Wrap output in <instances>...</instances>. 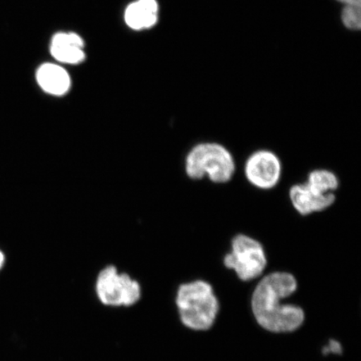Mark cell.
<instances>
[{
	"instance_id": "6da1fadb",
	"label": "cell",
	"mask_w": 361,
	"mask_h": 361,
	"mask_svg": "<svg viewBox=\"0 0 361 361\" xmlns=\"http://www.w3.org/2000/svg\"><path fill=\"white\" fill-rule=\"evenodd\" d=\"M296 288V279L288 273H273L262 279L252 298V311L262 327L271 332H291L303 324V310L281 303Z\"/></svg>"
},
{
	"instance_id": "7a4b0ae2",
	"label": "cell",
	"mask_w": 361,
	"mask_h": 361,
	"mask_svg": "<svg viewBox=\"0 0 361 361\" xmlns=\"http://www.w3.org/2000/svg\"><path fill=\"white\" fill-rule=\"evenodd\" d=\"M185 171L189 178H207L216 184L227 183L236 171L235 160L228 149L214 142H200L188 152Z\"/></svg>"
},
{
	"instance_id": "3957f363",
	"label": "cell",
	"mask_w": 361,
	"mask_h": 361,
	"mask_svg": "<svg viewBox=\"0 0 361 361\" xmlns=\"http://www.w3.org/2000/svg\"><path fill=\"white\" fill-rule=\"evenodd\" d=\"M180 322L194 331H207L213 326L219 302L209 283L197 281L180 286L176 296Z\"/></svg>"
},
{
	"instance_id": "277c9868",
	"label": "cell",
	"mask_w": 361,
	"mask_h": 361,
	"mask_svg": "<svg viewBox=\"0 0 361 361\" xmlns=\"http://www.w3.org/2000/svg\"><path fill=\"white\" fill-rule=\"evenodd\" d=\"M94 293L104 306L129 308L141 301L142 288L128 274L119 273L116 266L108 265L97 275Z\"/></svg>"
},
{
	"instance_id": "5b68a950",
	"label": "cell",
	"mask_w": 361,
	"mask_h": 361,
	"mask_svg": "<svg viewBox=\"0 0 361 361\" xmlns=\"http://www.w3.org/2000/svg\"><path fill=\"white\" fill-rule=\"evenodd\" d=\"M226 268L235 271L243 281L258 278L267 266V258L262 243L257 239L239 233L231 241V251L224 259Z\"/></svg>"
},
{
	"instance_id": "8992f818",
	"label": "cell",
	"mask_w": 361,
	"mask_h": 361,
	"mask_svg": "<svg viewBox=\"0 0 361 361\" xmlns=\"http://www.w3.org/2000/svg\"><path fill=\"white\" fill-rule=\"evenodd\" d=\"M282 169L277 154L267 149H260L248 156L243 171L252 186L260 190H270L281 182Z\"/></svg>"
},
{
	"instance_id": "52a82bcc",
	"label": "cell",
	"mask_w": 361,
	"mask_h": 361,
	"mask_svg": "<svg viewBox=\"0 0 361 361\" xmlns=\"http://www.w3.org/2000/svg\"><path fill=\"white\" fill-rule=\"evenodd\" d=\"M288 197L293 209L302 216L322 213L336 201L335 193H320L305 183L293 185L288 191Z\"/></svg>"
},
{
	"instance_id": "ba28073f",
	"label": "cell",
	"mask_w": 361,
	"mask_h": 361,
	"mask_svg": "<svg viewBox=\"0 0 361 361\" xmlns=\"http://www.w3.org/2000/svg\"><path fill=\"white\" fill-rule=\"evenodd\" d=\"M83 47V40L78 35L59 33L52 39L51 52L58 61L66 64H78L85 59Z\"/></svg>"
},
{
	"instance_id": "9c48e42d",
	"label": "cell",
	"mask_w": 361,
	"mask_h": 361,
	"mask_svg": "<svg viewBox=\"0 0 361 361\" xmlns=\"http://www.w3.org/2000/svg\"><path fill=\"white\" fill-rule=\"evenodd\" d=\"M39 87L53 96H62L71 87V79L66 70L55 64H44L36 74Z\"/></svg>"
},
{
	"instance_id": "30bf717a",
	"label": "cell",
	"mask_w": 361,
	"mask_h": 361,
	"mask_svg": "<svg viewBox=\"0 0 361 361\" xmlns=\"http://www.w3.org/2000/svg\"><path fill=\"white\" fill-rule=\"evenodd\" d=\"M157 12L156 0H138L126 8L125 20L134 30L151 28L157 21Z\"/></svg>"
},
{
	"instance_id": "8fae6325",
	"label": "cell",
	"mask_w": 361,
	"mask_h": 361,
	"mask_svg": "<svg viewBox=\"0 0 361 361\" xmlns=\"http://www.w3.org/2000/svg\"><path fill=\"white\" fill-rule=\"evenodd\" d=\"M309 187L320 193H335L340 186V180L334 171L328 169L311 171L305 182Z\"/></svg>"
},
{
	"instance_id": "7c38bea8",
	"label": "cell",
	"mask_w": 361,
	"mask_h": 361,
	"mask_svg": "<svg viewBox=\"0 0 361 361\" xmlns=\"http://www.w3.org/2000/svg\"><path fill=\"white\" fill-rule=\"evenodd\" d=\"M342 20L347 28L360 30L361 26L360 6H346L342 13Z\"/></svg>"
},
{
	"instance_id": "4fadbf2b",
	"label": "cell",
	"mask_w": 361,
	"mask_h": 361,
	"mask_svg": "<svg viewBox=\"0 0 361 361\" xmlns=\"http://www.w3.org/2000/svg\"><path fill=\"white\" fill-rule=\"evenodd\" d=\"M333 352V353L341 354L342 352L341 345L340 343L336 341H331L329 342V346L326 349H324V354L326 355L329 352Z\"/></svg>"
},
{
	"instance_id": "5bb4252c",
	"label": "cell",
	"mask_w": 361,
	"mask_h": 361,
	"mask_svg": "<svg viewBox=\"0 0 361 361\" xmlns=\"http://www.w3.org/2000/svg\"><path fill=\"white\" fill-rule=\"evenodd\" d=\"M338 1L344 3L346 6H355V4L360 6L361 0H338Z\"/></svg>"
},
{
	"instance_id": "9a60e30c",
	"label": "cell",
	"mask_w": 361,
	"mask_h": 361,
	"mask_svg": "<svg viewBox=\"0 0 361 361\" xmlns=\"http://www.w3.org/2000/svg\"><path fill=\"white\" fill-rule=\"evenodd\" d=\"M4 263V256L2 254V252H0V269L2 268Z\"/></svg>"
}]
</instances>
